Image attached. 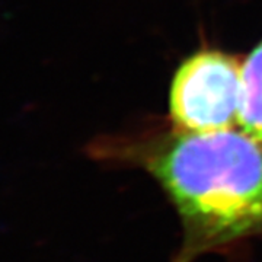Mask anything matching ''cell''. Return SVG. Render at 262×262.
<instances>
[{
    "label": "cell",
    "mask_w": 262,
    "mask_h": 262,
    "mask_svg": "<svg viewBox=\"0 0 262 262\" xmlns=\"http://www.w3.org/2000/svg\"><path fill=\"white\" fill-rule=\"evenodd\" d=\"M99 160L143 169L177 210L182 241L172 262L237 252L262 241V141L244 130L175 128L102 137Z\"/></svg>",
    "instance_id": "6da1fadb"
},
{
    "label": "cell",
    "mask_w": 262,
    "mask_h": 262,
    "mask_svg": "<svg viewBox=\"0 0 262 262\" xmlns=\"http://www.w3.org/2000/svg\"><path fill=\"white\" fill-rule=\"evenodd\" d=\"M242 63L236 54L210 47L182 60L170 83V125L208 133L227 130L239 122Z\"/></svg>",
    "instance_id": "7a4b0ae2"
},
{
    "label": "cell",
    "mask_w": 262,
    "mask_h": 262,
    "mask_svg": "<svg viewBox=\"0 0 262 262\" xmlns=\"http://www.w3.org/2000/svg\"><path fill=\"white\" fill-rule=\"evenodd\" d=\"M239 125L262 141V39L242 63Z\"/></svg>",
    "instance_id": "3957f363"
}]
</instances>
